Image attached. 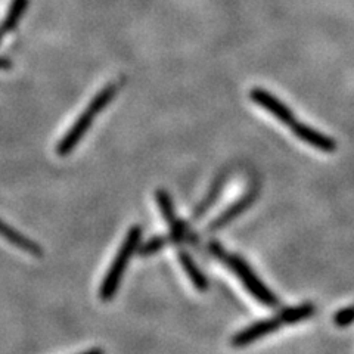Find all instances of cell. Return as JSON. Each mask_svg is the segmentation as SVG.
I'll return each mask as SVG.
<instances>
[{
	"mask_svg": "<svg viewBox=\"0 0 354 354\" xmlns=\"http://www.w3.org/2000/svg\"><path fill=\"white\" fill-rule=\"evenodd\" d=\"M316 312V307L312 303H306L297 307H290L282 310L281 313L276 315L274 317H269L266 320H260V322L252 324L251 326L242 329L241 332L232 338V346L234 347H243L248 346L251 342H254L259 338H263L269 334H273V332L278 330L279 328L285 325H291V324H298L304 319H308L310 316H313Z\"/></svg>",
	"mask_w": 354,
	"mask_h": 354,
	"instance_id": "6da1fadb",
	"label": "cell"
},
{
	"mask_svg": "<svg viewBox=\"0 0 354 354\" xmlns=\"http://www.w3.org/2000/svg\"><path fill=\"white\" fill-rule=\"evenodd\" d=\"M120 88V84L115 82L105 86L101 92H99L91 104L87 105V108L83 111V113L79 115V118L75 120V123L71 126V129L65 133L64 138L59 140L58 147H57V153L59 157H66V155L71 153L75 147L79 145L80 140L84 138L87 130L91 129L92 123L97 114L114 99L117 95V91Z\"/></svg>",
	"mask_w": 354,
	"mask_h": 354,
	"instance_id": "7a4b0ae2",
	"label": "cell"
},
{
	"mask_svg": "<svg viewBox=\"0 0 354 354\" xmlns=\"http://www.w3.org/2000/svg\"><path fill=\"white\" fill-rule=\"evenodd\" d=\"M209 251L214 257H217L218 260L223 261L227 268L234 272L239 281L242 282V285L245 286V290L256 298L257 301H260L261 304L268 306V307H278L279 300L268 286H266L259 276L252 272V269L250 266L243 261L242 257L236 256V254H230L227 252L223 247L220 245L218 242H209Z\"/></svg>",
	"mask_w": 354,
	"mask_h": 354,
	"instance_id": "3957f363",
	"label": "cell"
},
{
	"mask_svg": "<svg viewBox=\"0 0 354 354\" xmlns=\"http://www.w3.org/2000/svg\"><path fill=\"white\" fill-rule=\"evenodd\" d=\"M142 232L143 230L139 225H135L129 229L123 243H121L118 252L115 254L113 263H111V266H109L108 273L105 274V278L101 285V290H99V297H101L102 301H111L114 298V295L117 294L121 279H123V276H124L127 264H129L133 254L139 250Z\"/></svg>",
	"mask_w": 354,
	"mask_h": 354,
	"instance_id": "277c9868",
	"label": "cell"
},
{
	"mask_svg": "<svg viewBox=\"0 0 354 354\" xmlns=\"http://www.w3.org/2000/svg\"><path fill=\"white\" fill-rule=\"evenodd\" d=\"M250 97L257 105H260L261 108L268 111V113H270L273 117L278 118L281 123L291 127L297 121L295 115L292 114V111L288 108L282 101H279V99L274 95H272L268 91H264V88L254 87L250 92Z\"/></svg>",
	"mask_w": 354,
	"mask_h": 354,
	"instance_id": "5b68a950",
	"label": "cell"
},
{
	"mask_svg": "<svg viewBox=\"0 0 354 354\" xmlns=\"http://www.w3.org/2000/svg\"><path fill=\"white\" fill-rule=\"evenodd\" d=\"M257 194L259 191L254 187V189H251L250 192H247L245 195H242L238 201H235L232 205H229L223 213H221L217 218H214L212 223H209V226L207 227V232L208 234H212V232H217L220 229H223L225 226H227L230 221H234L236 217H239L243 212L248 207H251V204L256 201L257 198Z\"/></svg>",
	"mask_w": 354,
	"mask_h": 354,
	"instance_id": "8992f818",
	"label": "cell"
},
{
	"mask_svg": "<svg viewBox=\"0 0 354 354\" xmlns=\"http://www.w3.org/2000/svg\"><path fill=\"white\" fill-rule=\"evenodd\" d=\"M291 131L298 139L319 151L334 152L337 149V142L334 139L324 135V133L315 130L313 127H310L304 123H300V121H295V123L291 126Z\"/></svg>",
	"mask_w": 354,
	"mask_h": 354,
	"instance_id": "52a82bcc",
	"label": "cell"
},
{
	"mask_svg": "<svg viewBox=\"0 0 354 354\" xmlns=\"http://www.w3.org/2000/svg\"><path fill=\"white\" fill-rule=\"evenodd\" d=\"M27 5H28V0H14V2L10 3L2 24H0V43H2V40L5 39L8 32L15 30L21 17L26 12ZM10 65L12 64H10L8 59L0 58V68H9Z\"/></svg>",
	"mask_w": 354,
	"mask_h": 354,
	"instance_id": "ba28073f",
	"label": "cell"
},
{
	"mask_svg": "<svg viewBox=\"0 0 354 354\" xmlns=\"http://www.w3.org/2000/svg\"><path fill=\"white\" fill-rule=\"evenodd\" d=\"M226 180H227V174L226 173H221L217 179L214 180V183H213V186L209 187V191H208V194L205 195V198L203 199L201 203H199V205L195 208V212H194V220H199L201 218L209 208L213 207V204L217 201V198L220 196V194H221V189H223V186H225V183H226Z\"/></svg>",
	"mask_w": 354,
	"mask_h": 354,
	"instance_id": "9c48e42d",
	"label": "cell"
},
{
	"mask_svg": "<svg viewBox=\"0 0 354 354\" xmlns=\"http://www.w3.org/2000/svg\"><path fill=\"white\" fill-rule=\"evenodd\" d=\"M179 260H180V264L183 270L186 272L187 278L191 279L192 285L196 288L198 291H205L208 288V281L204 276V273L198 269V266L195 264V261L192 260V257L189 256V254L185 252V251H180L179 254Z\"/></svg>",
	"mask_w": 354,
	"mask_h": 354,
	"instance_id": "30bf717a",
	"label": "cell"
},
{
	"mask_svg": "<svg viewBox=\"0 0 354 354\" xmlns=\"http://www.w3.org/2000/svg\"><path fill=\"white\" fill-rule=\"evenodd\" d=\"M169 243H171L170 235H167V236H155V238L149 239L142 248H139V254H140V256H152V254L158 252L165 245H169Z\"/></svg>",
	"mask_w": 354,
	"mask_h": 354,
	"instance_id": "8fae6325",
	"label": "cell"
},
{
	"mask_svg": "<svg viewBox=\"0 0 354 354\" xmlns=\"http://www.w3.org/2000/svg\"><path fill=\"white\" fill-rule=\"evenodd\" d=\"M335 324L338 326H348L354 324V306L341 310L335 315Z\"/></svg>",
	"mask_w": 354,
	"mask_h": 354,
	"instance_id": "7c38bea8",
	"label": "cell"
}]
</instances>
